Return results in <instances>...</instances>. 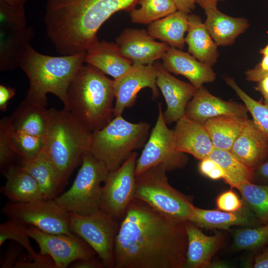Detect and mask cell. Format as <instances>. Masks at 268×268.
Returning a JSON list of instances; mask_svg holds the SVG:
<instances>
[{"instance_id": "cell-1", "label": "cell", "mask_w": 268, "mask_h": 268, "mask_svg": "<svg viewBox=\"0 0 268 268\" xmlns=\"http://www.w3.org/2000/svg\"><path fill=\"white\" fill-rule=\"evenodd\" d=\"M186 222L169 218L134 198L120 221L114 268H184Z\"/></svg>"}, {"instance_id": "cell-2", "label": "cell", "mask_w": 268, "mask_h": 268, "mask_svg": "<svg viewBox=\"0 0 268 268\" xmlns=\"http://www.w3.org/2000/svg\"><path fill=\"white\" fill-rule=\"evenodd\" d=\"M139 0H47V34L62 56L86 53L102 24L116 12H130Z\"/></svg>"}, {"instance_id": "cell-3", "label": "cell", "mask_w": 268, "mask_h": 268, "mask_svg": "<svg viewBox=\"0 0 268 268\" xmlns=\"http://www.w3.org/2000/svg\"><path fill=\"white\" fill-rule=\"evenodd\" d=\"M85 53L50 56L37 52L29 45L19 65L29 82L25 99L46 107L47 95L51 93L58 97L64 108L67 109L68 88L83 65Z\"/></svg>"}, {"instance_id": "cell-4", "label": "cell", "mask_w": 268, "mask_h": 268, "mask_svg": "<svg viewBox=\"0 0 268 268\" xmlns=\"http://www.w3.org/2000/svg\"><path fill=\"white\" fill-rule=\"evenodd\" d=\"M114 98L113 80L91 65H82L69 85L66 109L93 133L113 117Z\"/></svg>"}, {"instance_id": "cell-5", "label": "cell", "mask_w": 268, "mask_h": 268, "mask_svg": "<svg viewBox=\"0 0 268 268\" xmlns=\"http://www.w3.org/2000/svg\"><path fill=\"white\" fill-rule=\"evenodd\" d=\"M48 117L43 152L67 183L84 155L89 152L92 132L65 108L48 109Z\"/></svg>"}, {"instance_id": "cell-6", "label": "cell", "mask_w": 268, "mask_h": 268, "mask_svg": "<svg viewBox=\"0 0 268 268\" xmlns=\"http://www.w3.org/2000/svg\"><path fill=\"white\" fill-rule=\"evenodd\" d=\"M149 129L145 122L133 123L122 115L113 117L103 128L92 133L89 152L109 172L114 171L143 146Z\"/></svg>"}, {"instance_id": "cell-7", "label": "cell", "mask_w": 268, "mask_h": 268, "mask_svg": "<svg viewBox=\"0 0 268 268\" xmlns=\"http://www.w3.org/2000/svg\"><path fill=\"white\" fill-rule=\"evenodd\" d=\"M166 168L153 166L136 176L135 198L172 219L188 221L195 206L192 198L169 183Z\"/></svg>"}, {"instance_id": "cell-8", "label": "cell", "mask_w": 268, "mask_h": 268, "mask_svg": "<svg viewBox=\"0 0 268 268\" xmlns=\"http://www.w3.org/2000/svg\"><path fill=\"white\" fill-rule=\"evenodd\" d=\"M109 173L102 162L86 153L71 186L55 201L68 213L87 215L99 210Z\"/></svg>"}, {"instance_id": "cell-9", "label": "cell", "mask_w": 268, "mask_h": 268, "mask_svg": "<svg viewBox=\"0 0 268 268\" xmlns=\"http://www.w3.org/2000/svg\"><path fill=\"white\" fill-rule=\"evenodd\" d=\"M69 227L98 255L105 268H114V246L120 221L99 210L87 215L68 212Z\"/></svg>"}, {"instance_id": "cell-10", "label": "cell", "mask_w": 268, "mask_h": 268, "mask_svg": "<svg viewBox=\"0 0 268 268\" xmlns=\"http://www.w3.org/2000/svg\"><path fill=\"white\" fill-rule=\"evenodd\" d=\"M188 162L186 153L177 150L174 143V130L167 126L160 103L158 115L140 155L137 158L136 176L149 168L162 165L167 172L184 168Z\"/></svg>"}, {"instance_id": "cell-11", "label": "cell", "mask_w": 268, "mask_h": 268, "mask_svg": "<svg viewBox=\"0 0 268 268\" xmlns=\"http://www.w3.org/2000/svg\"><path fill=\"white\" fill-rule=\"evenodd\" d=\"M2 212L9 219L45 232L73 234L69 227L68 213L54 199L23 202L10 201L3 207Z\"/></svg>"}, {"instance_id": "cell-12", "label": "cell", "mask_w": 268, "mask_h": 268, "mask_svg": "<svg viewBox=\"0 0 268 268\" xmlns=\"http://www.w3.org/2000/svg\"><path fill=\"white\" fill-rule=\"evenodd\" d=\"M137 158L134 151L118 169L109 173L103 186L100 209L120 221L135 198Z\"/></svg>"}, {"instance_id": "cell-13", "label": "cell", "mask_w": 268, "mask_h": 268, "mask_svg": "<svg viewBox=\"0 0 268 268\" xmlns=\"http://www.w3.org/2000/svg\"><path fill=\"white\" fill-rule=\"evenodd\" d=\"M27 231L38 244L40 254L49 256L56 268H67L76 261L94 258L96 254L83 239L74 234L49 233L33 226L27 227Z\"/></svg>"}, {"instance_id": "cell-14", "label": "cell", "mask_w": 268, "mask_h": 268, "mask_svg": "<svg viewBox=\"0 0 268 268\" xmlns=\"http://www.w3.org/2000/svg\"><path fill=\"white\" fill-rule=\"evenodd\" d=\"M157 67L155 63L147 65L133 64L131 68L119 78L113 80L116 99L113 117L122 115L124 110L134 103L137 93L143 88H149L152 98L159 97L156 83Z\"/></svg>"}, {"instance_id": "cell-15", "label": "cell", "mask_w": 268, "mask_h": 268, "mask_svg": "<svg viewBox=\"0 0 268 268\" xmlns=\"http://www.w3.org/2000/svg\"><path fill=\"white\" fill-rule=\"evenodd\" d=\"M116 42L122 55L135 65L152 64L162 59L170 47L166 43L155 41L144 29L126 28Z\"/></svg>"}, {"instance_id": "cell-16", "label": "cell", "mask_w": 268, "mask_h": 268, "mask_svg": "<svg viewBox=\"0 0 268 268\" xmlns=\"http://www.w3.org/2000/svg\"><path fill=\"white\" fill-rule=\"evenodd\" d=\"M157 67L156 83L161 92L167 108L163 113L167 124L177 122L186 114L189 102L194 95L197 88L173 76L159 63L155 62Z\"/></svg>"}, {"instance_id": "cell-17", "label": "cell", "mask_w": 268, "mask_h": 268, "mask_svg": "<svg viewBox=\"0 0 268 268\" xmlns=\"http://www.w3.org/2000/svg\"><path fill=\"white\" fill-rule=\"evenodd\" d=\"M248 112L244 104L224 101L212 95L202 86L197 89L188 103L185 115L204 124L208 119L220 116L248 118Z\"/></svg>"}, {"instance_id": "cell-18", "label": "cell", "mask_w": 268, "mask_h": 268, "mask_svg": "<svg viewBox=\"0 0 268 268\" xmlns=\"http://www.w3.org/2000/svg\"><path fill=\"white\" fill-rule=\"evenodd\" d=\"M173 130L174 146L179 151L201 160L214 148L204 124L186 115L176 122Z\"/></svg>"}, {"instance_id": "cell-19", "label": "cell", "mask_w": 268, "mask_h": 268, "mask_svg": "<svg viewBox=\"0 0 268 268\" xmlns=\"http://www.w3.org/2000/svg\"><path fill=\"white\" fill-rule=\"evenodd\" d=\"M162 60V65L167 71L185 76L197 89L215 79L216 74L211 66L182 50L170 47Z\"/></svg>"}, {"instance_id": "cell-20", "label": "cell", "mask_w": 268, "mask_h": 268, "mask_svg": "<svg viewBox=\"0 0 268 268\" xmlns=\"http://www.w3.org/2000/svg\"><path fill=\"white\" fill-rule=\"evenodd\" d=\"M186 229L188 244L184 268H210L213 257L223 246L224 237L220 234L208 236L189 221Z\"/></svg>"}, {"instance_id": "cell-21", "label": "cell", "mask_w": 268, "mask_h": 268, "mask_svg": "<svg viewBox=\"0 0 268 268\" xmlns=\"http://www.w3.org/2000/svg\"><path fill=\"white\" fill-rule=\"evenodd\" d=\"M230 151L240 161L253 170L268 156V139L253 121L248 119Z\"/></svg>"}, {"instance_id": "cell-22", "label": "cell", "mask_w": 268, "mask_h": 268, "mask_svg": "<svg viewBox=\"0 0 268 268\" xmlns=\"http://www.w3.org/2000/svg\"><path fill=\"white\" fill-rule=\"evenodd\" d=\"M188 221L207 229L226 230L233 226H257L262 223L254 213L245 205L240 210L234 212L218 209H205L195 206Z\"/></svg>"}, {"instance_id": "cell-23", "label": "cell", "mask_w": 268, "mask_h": 268, "mask_svg": "<svg viewBox=\"0 0 268 268\" xmlns=\"http://www.w3.org/2000/svg\"><path fill=\"white\" fill-rule=\"evenodd\" d=\"M84 62L116 79L132 67L133 62L123 57L117 44L98 41L86 52Z\"/></svg>"}, {"instance_id": "cell-24", "label": "cell", "mask_w": 268, "mask_h": 268, "mask_svg": "<svg viewBox=\"0 0 268 268\" xmlns=\"http://www.w3.org/2000/svg\"><path fill=\"white\" fill-rule=\"evenodd\" d=\"M30 26L0 28V70L19 67L22 57L34 37Z\"/></svg>"}, {"instance_id": "cell-25", "label": "cell", "mask_w": 268, "mask_h": 268, "mask_svg": "<svg viewBox=\"0 0 268 268\" xmlns=\"http://www.w3.org/2000/svg\"><path fill=\"white\" fill-rule=\"evenodd\" d=\"M185 43L189 53L200 62L211 67L217 62L219 57L218 46L201 18L196 14H189Z\"/></svg>"}, {"instance_id": "cell-26", "label": "cell", "mask_w": 268, "mask_h": 268, "mask_svg": "<svg viewBox=\"0 0 268 268\" xmlns=\"http://www.w3.org/2000/svg\"><path fill=\"white\" fill-rule=\"evenodd\" d=\"M204 11L206 15L204 25L218 46L233 44L236 38L249 27V22L246 19L228 16L217 7Z\"/></svg>"}, {"instance_id": "cell-27", "label": "cell", "mask_w": 268, "mask_h": 268, "mask_svg": "<svg viewBox=\"0 0 268 268\" xmlns=\"http://www.w3.org/2000/svg\"><path fill=\"white\" fill-rule=\"evenodd\" d=\"M19 165L36 181L44 199H55L66 184L43 151L33 158L22 159Z\"/></svg>"}, {"instance_id": "cell-28", "label": "cell", "mask_w": 268, "mask_h": 268, "mask_svg": "<svg viewBox=\"0 0 268 268\" xmlns=\"http://www.w3.org/2000/svg\"><path fill=\"white\" fill-rule=\"evenodd\" d=\"M3 174L6 178L3 192L10 201L30 202L44 199L36 181L20 165L10 167Z\"/></svg>"}, {"instance_id": "cell-29", "label": "cell", "mask_w": 268, "mask_h": 268, "mask_svg": "<svg viewBox=\"0 0 268 268\" xmlns=\"http://www.w3.org/2000/svg\"><path fill=\"white\" fill-rule=\"evenodd\" d=\"M189 14L177 10L147 26V32L154 39L170 47L182 50L185 44V34L188 29Z\"/></svg>"}, {"instance_id": "cell-30", "label": "cell", "mask_w": 268, "mask_h": 268, "mask_svg": "<svg viewBox=\"0 0 268 268\" xmlns=\"http://www.w3.org/2000/svg\"><path fill=\"white\" fill-rule=\"evenodd\" d=\"M9 118L13 131L38 136L46 134L48 117L44 106L24 99Z\"/></svg>"}, {"instance_id": "cell-31", "label": "cell", "mask_w": 268, "mask_h": 268, "mask_svg": "<svg viewBox=\"0 0 268 268\" xmlns=\"http://www.w3.org/2000/svg\"><path fill=\"white\" fill-rule=\"evenodd\" d=\"M248 119L224 115L207 120L203 124L214 148L230 151Z\"/></svg>"}, {"instance_id": "cell-32", "label": "cell", "mask_w": 268, "mask_h": 268, "mask_svg": "<svg viewBox=\"0 0 268 268\" xmlns=\"http://www.w3.org/2000/svg\"><path fill=\"white\" fill-rule=\"evenodd\" d=\"M217 163L225 173L224 181L231 188L253 181V170L240 161L229 150L213 148L208 157Z\"/></svg>"}, {"instance_id": "cell-33", "label": "cell", "mask_w": 268, "mask_h": 268, "mask_svg": "<svg viewBox=\"0 0 268 268\" xmlns=\"http://www.w3.org/2000/svg\"><path fill=\"white\" fill-rule=\"evenodd\" d=\"M236 189L242 196L244 205L263 224H268V184L246 182Z\"/></svg>"}, {"instance_id": "cell-34", "label": "cell", "mask_w": 268, "mask_h": 268, "mask_svg": "<svg viewBox=\"0 0 268 268\" xmlns=\"http://www.w3.org/2000/svg\"><path fill=\"white\" fill-rule=\"evenodd\" d=\"M140 7L134 8L130 12L133 23L149 24L176 11L172 0H139Z\"/></svg>"}, {"instance_id": "cell-35", "label": "cell", "mask_w": 268, "mask_h": 268, "mask_svg": "<svg viewBox=\"0 0 268 268\" xmlns=\"http://www.w3.org/2000/svg\"><path fill=\"white\" fill-rule=\"evenodd\" d=\"M30 236L25 225L11 219L0 225V245L8 240H12L18 243L27 252L31 260L44 261L49 259L48 256L37 253L32 248Z\"/></svg>"}, {"instance_id": "cell-36", "label": "cell", "mask_w": 268, "mask_h": 268, "mask_svg": "<svg viewBox=\"0 0 268 268\" xmlns=\"http://www.w3.org/2000/svg\"><path fill=\"white\" fill-rule=\"evenodd\" d=\"M268 245V224L238 229L232 247L237 251L255 250Z\"/></svg>"}, {"instance_id": "cell-37", "label": "cell", "mask_w": 268, "mask_h": 268, "mask_svg": "<svg viewBox=\"0 0 268 268\" xmlns=\"http://www.w3.org/2000/svg\"><path fill=\"white\" fill-rule=\"evenodd\" d=\"M225 80L243 102L256 126L268 139V104L252 98L237 84L233 79L226 77Z\"/></svg>"}, {"instance_id": "cell-38", "label": "cell", "mask_w": 268, "mask_h": 268, "mask_svg": "<svg viewBox=\"0 0 268 268\" xmlns=\"http://www.w3.org/2000/svg\"><path fill=\"white\" fill-rule=\"evenodd\" d=\"M13 129L10 118L4 117L0 120V166L3 173L9 167L19 165L16 160L21 162L22 158L16 150L12 140Z\"/></svg>"}, {"instance_id": "cell-39", "label": "cell", "mask_w": 268, "mask_h": 268, "mask_svg": "<svg viewBox=\"0 0 268 268\" xmlns=\"http://www.w3.org/2000/svg\"><path fill=\"white\" fill-rule=\"evenodd\" d=\"M12 140L22 159L37 156L43 151L45 145V136L32 135L20 131H13Z\"/></svg>"}, {"instance_id": "cell-40", "label": "cell", "mask_w": 268, "mask_h": 268, "mask_svg": "<svg viewBox=\"0 0 268 268\" xmlns=\"http://www.w3.org/2000/svg\"><path fill=\"white\" fill-rule=\"evenodd\" d=\"M26 26L24 6H15L0 1V28Z\"/></svg>"}, {"instance_id": "cell-41", "label": "cell", "mask_w": 268, "mask_h": 268, "mask_svg": "<svg viewBox=\"0 0 268 268\" xmlns=\"http://www.w3.org/2000/svg\"><path fill=\"white\" fill-rule=\"evenodd\" d=\"M217 209L226 212H234L244 206L242 200L232 189L220 194L216 198Z\"/></svg>"}, {"instance_id": "cell-42", "label": "cell", "mask_w": 268, "mask_h": 268, "mask_svg": "<svg viewBox=\"0 0 268 268\" xmlns=\"http://www.w3.org/2000/svg\"><path fill=\"white\" fill-rule=\"evenodd\" d=\"M199 170L203 175L213 180L224 179L225 173L221 166L209 157L201 160Z\"/></svg>"}, {"instance_id": "cell-43", "label": "cell", "mask_w": 268, "mask_h": 268, "mask_svg": "<svg viewBox=\"0 0 268 268\" xmlns=\"http://www.w3.org/2000/svg\"><path fill=\"white\" fill-rule=\"evenodd\" d=\"M253 183L268 184V155L266 159L253 170Z\"/></svg>"}, {"instance_id": "cell-44", "label": "cell", "mask_w": 268, "mask_h": 268, "mask_svg": "<svg viewBox=\"0 0 268 268\" xmlns=\"http://www.w3.org/2000/svg\"><path fill=\"white\" fill-rule=\"evenodd\" d=\"M14 268H55L54 264L51 259L41 261H26L22 260L17 261Z\"/></svg>"}, {"instance_id": "cell-45", "label": "cell", "mask_w": 268, "mask_h": 268, "mask_svg": "<svg viewBox=\"0 0 268 268\" xmlns=\"http://www.w3.org/2000/svg\"><path fill=\"white\" fill-rule=\"evenodd\" d=\"M15 94V90L9 86L3 84L0 85V110L5 111L7 109L8 101Z\"/></svg>"}, {"instance_id": "cell-46", "label": "cell", "mask_w": 268, "mask_h": 268, "mask_svg": "<svg viewBox=\"0 0 268 268\" xmlns=\"http://www.w3.org/2000/svg\"><path fill=\"white\" fill-rule=\"evenodd\" d=\"M20 251V248L19 247L9 248L6 252L4 261L1 265V268H14L17 262L16 260Z\"/></svg>"}, {"instance_id": "cell-47", "label": "cell", "mask_w": 268, "mask_h": 268, "mask_svg": "<svg viewBox=\"0 0 268 268\" xmlns=\"http://www.w3.org/2000/svg\"><path fill=\"white\" fill-rule=\"evenodd\" d=\"M73 268H102L105 266L103 263L99 262L94 258L76 261L71 264Z\"/></svg>"}, {"instance_id": "cell-48", "label": "cell", "mask_w": 268, "mask_h": 268, "mask_svg": "<svg viewBox=\"0 0 268 268\" xmlns=\"http://www.w3.org/2000/svg\"><path fill=\"white\" fill-rule=\"evenodd\" d=\"M177 10L190 14L195 8L196 0H172Z\"/></svg>"}, {"instance_id": "cell-49", "label": "cell", "mask_w": 268, "mask_h": 268, "mask_svg": "<svg viewBox=\"0 0 268 268\" xmlns=\"http://www.w3.org/2000/svg\"><path fill=\"white\" fill-rule=\"evenodd\" d=\"M252 267L268 268V245L264 251L254 257Z\"/></svg>"}, {"instance_id": "cell-50", "label": "cell", "mask_w": 268, "mask_h": 268, "mask_svg": "<svg viewBox=\"0 0 268 268\" xmlns=\"http://www.w3.org/2000/svg\"><path fill=\"white\" fill-rule=\"evenodd\" d=\"M255 89L262 94L264 99V103L268 104V76L257 82Z\"/></svg>"}, {"instance_id": "cell-51", "label": "cell", "mask_w": 268, "mask_h": 268, "mask_svg": "<svg viewBox=\"0 0 268 268\" xmlns=\"http://www.w3.org/2000/svg\"><path fill=\"white\" fill-rule=\"evenodd\" d=\"M198 3L204 10L217 7L218 0H196Z\"/></svg>"}, {"instance_id": "cell-52", "label": "cell", "mask_w": 268, "mask_h": 268, "mask_svg": "<svg viewBox=\"0 0 268 268\" xmlns=\"http://www.w3.org/2000/svg\"><path fill=\"white\" fill-rule=\"evenodd\" d=\"M27 0H0V1L11 6H24Z\"/></svg>"}, {"instance_id": "cell-53", "label": "cell", "mask_w": 268, "mask_h": 268, "mask_svg": "<svg viewBox=\"0 0 268 268\" xmlns=\"http://www.w3.org/2000/svg\"><path fill=\"white\" fill-rule=\"evenodd\" d=\"M224 0H218V1H223Z\"/></svg>"}]
</instances>
